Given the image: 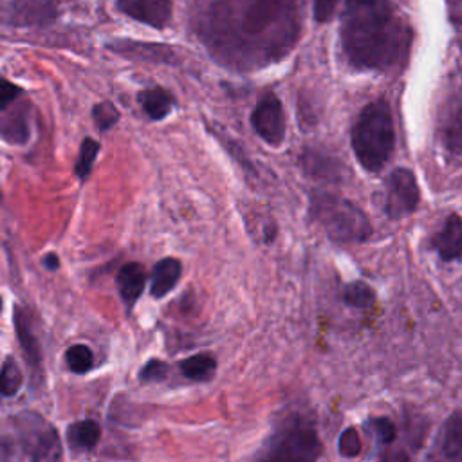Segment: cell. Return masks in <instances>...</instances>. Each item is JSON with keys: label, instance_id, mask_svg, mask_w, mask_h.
Instances as JSON below:
<instances>
[{"label": "cell", "instance_id": "obj_3", "mask_svg": "<svg viewBox=\"0 0 462 462\" xmlns=\"http://www.w3.org/2000/svg\"><path fill=\"white\" fill-rule=\"evenodd\" d=\"M358 163L371 173L381 172L394 154L396 128L392 111L385 100L368 104L350 132Z\"/></svg>", "mask_w": 462, "mask_h": 462}, {"label": "cell", "instance_id": "obj_1", "mask_svg": "<svg viewBox=\"0 0 462 462\" xmlns=\"http://www.w3.org/2000/svg\"><path fill=\"white\" fill-rule=\"evenodd\" d=\"M197 35L222 64L251 71L281 62L300 36L296 0H204Z\"/></svg>", "mask_w": 462, "mask_h": 462}, {"label": "cell", "instance_id": "obj_33", "mask_svg": "<svg viewBox=\"0 0 462 462\" xmlns=\"http://www.w3.org/2000/svg\"><path fill=\"white\" fill-rule=\"evenodd\" d=\"M340 4V0H314V19L316 22H329Z\"/></svg>", "mask_w": 462, "mask_h": 462}, {"label": "cell", "instance_id": "obj_7", "mask_svg": "<svg viewBox=\"0 0 462 462\" xmlns=\"http://www.w3.org/2000/svg\"><path fill=\"white\" fill-rule=\"evenodd\" d=\"M421 192L415 175L406 168H396L385 181L383 210L389 219L399 220L412 215L420 206Z\"/></svg>", "mask_w": 462, "mask_h": 462}, {"label": "cell", "instance_id": "obj_19", "mask_svg": "<svg viewBox=\"0 0 462 462\" xmlns=\"http://www.w3.org/2000/svg\"><path fill=\"white\" fill-rule=\"evenodd\" d=\"M137 100H140L147 116L154 121L165 119L170 114L173 102H175L170 92L163 87H152V89L142 90L140 95H137Z\"/></svg>", "mask_w": 462, "mask_h": 462}, {"label": "cell", "instance_id": "obj_21", "mask_svg": "<svg viewBox=\"0 0 462 462\" xmlns=\"http://www.w3.org/2000/svg\"><path fill=\"white\" fill-rule=\"evenodd\" d=\"M179 371L181 374L190 380V381H199V383H206L210 380H213L215 371H217V361L213 356L201 352L196 356H190L187 359H182L179 363Z\"/></svg>", "mask_w": 462, "mask_h": 462}, {"label": "cell", "instance_id": "obj_27", "mask_svg": "<svg viewBox=\"0 0 462 462\" xmlns=\"http://www.w3.org/2000/svg\"><path fill=\"white\" fill-rule=\"evenodd\" d=\"M365 428L371 432L381 448H389L397 439V428L389 418H371L365 423Z\"/></svg>", "mask_w": 462, "mask_h": 462}, {"label": "cell", "instance_id": "obj_15", "mask_svg": "<svg viewBox=\"0 0 462 462\" xmlns=\"http://www.w3.org/2000/svg\"><path fill=\"white\" fill-rule=\"evenodd\" d=\"M145 286H147V273L143 264L127 262L119 267L116 274V288L127 312H132L137 300L142 298Z\"/></svg>", "mask_w": 462, "mask_h": 462}, {"label": "cell", "instance_id": "obj_25", "mask_svg": "<svg viewBox=\"0 0 462 462\" xmlns=\"http://www.w3.org/2000/svg\"><path fill=\"white\" fill-rule=\"evenodd\" d=\"M65 361L71 373L87 374L92 371V366H95V354H92L90 347L76 343L65 350Z\"/></svg>", "mask_w": 462, "mask_h": 462}, {"label": "cell", "instance_id": "obj_37", "mask_svg": "<svg viewBox=\"0 0 462 462\" xmlns=\"http://www.w3.org/2000/svg\"><path fill=\"white\" fill-rule=\"evenodd\" d=\"M0 201H3V192H0Z\"/></svg>", "mask_w": 462, "mask_h": 462}, {"label": "cell", "instance_id": "obj_26", "mask_svg": "<svg viewBox=\"0 0 462 462\" xmlns=\"http://www.w3.org/2000/svg\"><path fill=\"white\" fill-rule=\"evenodd\" d=\"M98 152H100V143L96 140H92V137H85L74 166V173L80 181H85L90 175L92 166H95V161L98 158Z\"/></svg>", "mask_w": 462, "mask_h": 462}, {"label": "cell", "instance_id": "obj_34", "mask_svg": "<svg viewBox=\"0 0 462 462\" xmlns=\"http://www.w3.org/2000/svg\"><path fill=\"white\" fill-rule=\"evenodd\" d=\"M376 462H412V458L404 450H389L383 451Z\"/></svg>", "mask_w": 462, "mask_h": 462}, {"label": "cell", "instance_id": "obj_23", "mask_svg": "<svg viewBox=\"0 0 462 462\" xmlns=\"http://www.w3.org/2000/svg\"><path fill=\"white\" fill-rule=\"evenodd\" d=\"M342 300L350 309L366 311V309L374 307V304H376V291L371 286H368L366 282H363V281H354V282H350V284H347L343 288Z\"/></svg>", "mask_w": 462, "mask_h": 462}, {"label": "cell", "instance_id": "obj_36", "mask_svg": "<svg viewBox=\"0 0 462 462\" xmlns=\"http://www.w3.org/2000/svg\"><path fill=\"white\" fill-rule=\"evenodd\" d=\"M0 311H3V298H0Z\"/></svg>", "mask_w": 462, "mask_h": 462}, {"label": "cell", "instance_id": "obj_14", "mask_svg": "<svg viewBox=\"0 0 462 462\" xmlns=\"http://www.w3.org/2000/svg\"><path fill=\"white\" fill-rule=\"evenodd\" d=\"M441 137L448 152L462 154V89L451 95L441 116Z\"/></svg>", "mask_w": 462, "mask_h": 462}, {"label": "cell", "instance_id": "obj_29", "mask_svg": "<svg viewBox=\"0 0 462 462\" xmlns=\"http://www.w3.org/2000/svg\"><path fill=\"white\" fill-rule=\"evenodd\" d=\"M92 118H95L100 132H107L119 121V112L111 102H102L92 109Z\"/></svg>", "mask_w": 462, "mask_h": 462}, {"label": "cell", "instance_id": "obj_22", "mask_svg": "<svg viewBox=\"0 0 462 462\" xmlns=\"http://www.w3.org/2000/svg\"><path fill=\"white\" fill-rule=\"evenodd\" d=\"M302 166L309 175L318 179H340V165L335 161V158L316 150H307L302 156Z\"/></svg>", "mask_w": 462, "mask_h": 462}, {"label": "cell", "instance_id": "obj_28", "mask_svg": "<svg viewBox=\"0 0 462 462\" xmlns=\"http://www.w3.org/2000/svg\"><path fill=\"white\" fill-rule=\"evenodd\" d=\"M22 457L19 437L8 423V427L0 428V462H20Z\"/></svg>", "mask_w": 462, "mask_h": 462}, {"label": "cell", "instance_id": "obj_13", "mask_svg": "<svg viewBox=\"0 0 462 462\" xmlns=\"http://www.w3.org/2000/svg\"><path fill=\"white\" fill-rule=\"evenodd\" d=\"M428 462H462V413H453L444 423Z\"/></svg>", "mask_w": 462, "mask_h": 462}, {"label": "cell", "instance_id": "obj_11", "mask_svg": "<svg viewBox=\"0 0 462 462\" xmlns=\"http://www.w3.org/2000/svg\"><path fill=\"white\" fill-rule=\"evenodd\" d=\"M118 10L137 22L163 29L172 19V0H118Z\"/></svg>", "mask_w": 462, "mask_h": 462}, {"label": "cell", "instance_id": "obj_20", "mask_svg": "<svg viewBox=\"0 0 462 462\" xmlns=\"http://www.w3.org/2000/svg\"><path fill=\"white\" fill-rule=\"evenodd\" d=\"M29 118L22 109H17L0 119V137L4 142L12 145H26L29 142Z\"/></svg>", "mask_w": 462, "mask_h": 462}, {"label": "cell", "instance_id": "obj_10", "mask_svg": "<svg viewBox=\"0 0 462 462\" xmlns=\"http://www.w3.org/2000/svg\"><path fill=\"white\" fill-rule=\"evenodd\" d=\"M58 17L57 0H13L10 20L20 27H45Z\"/></svg>", "mask_w": 462, "mask_h": 462}, {"label": "cell", "instance_id": "obj_12", "mask_svg": "<svg viewBox=\"0 0 462 462\" xmlns=\"http://www.w3.org/2000/svg\"><path fill=\"white\" fill-rule=\"evenodd\" d=\"M107 50L112 53L130 58V60H143L154 64H177L175 53L166 43L158 42H135V40H116L107 45Z\"/></svg>", "mask_w": 462, "mask_h": 462}, {"label": "cell", "instance_id": "obj_5", "mask_svg": "<svg viewBox=\"0 0 462 462\" xmlns=\"http://www.w3.org/2000/svg\"><path fill=\"white\" fill-rule=\"evenodd\" d=\"M309 212L335 243H365L373 235V226L365 212L345 197L316 192L311 196Z\"/></svg>", "mask_w": 462, "mask_h": 462}, {"label": "cell", "instance_id": "obj_16", "mask_svg": "<svg viewBox=\"0 0 462 462\" xmlns=\"http://www.w3.org/2000/svg\"><path fill=\"white\" fill-rule=\"evenodd\" d=\"M432 248L444 262L462 260V217L460 215L451 213L444 220L443 227L432 239Z\"/></svg>", "mask_w": 462, "mask_h": 462}, {"label": "cell", "instance_id": "obj_8", "mask_svg": "<svg viewBox=\"0 0 462 462\" xmlns=\"http://www.w3.org/2000/svg\"><path fill=\"white\" fill-rule=\"evenodd\" d=\"M13 323H15V335L19 340V345L24 352V361L29 368V376L33 381V387H40L45 380L43 376V352H42V343L35 329V320L29 314L27 309L24 307H15L13 314Z\"/></svg>", "mask_w": 462, "mask_h": 462}, {"label": "cell", "instance_id": "obj_9", "mask_svg": "<svg viewBox=\"0 0 462 462\" xmlns=\"http://www.w3.org/2000/svg\"><path fill=\"white\" fill-rule=\"evenodd\" d=\"M251 125L267 145L281 147L284 143L286 116L279 96L273 95V92H266L251 114Z\"/></svg>", "mask_w": 462, "mask_h": 462}, {"label": "cell", "instance_id": "obj_18", "mask_svg": "<svg viewBox=\"0 0 462 462\" xmlns=\"http://www.w3.org/2000/svg\"><path fill=\"white\" fill-rule=\"evenodd\" d=\"M65 439L73 451H89L100 443L102 427L92 420L76 421L67 428Z\"/></svg>", "mask_w": 462, "mask_h": 462}, {"label": "cell", "instance_id": "obj_6", "mask_svg": "<svg viewBox=\"0 0 462 462\" xmlns=\"http://www.w3.org/2000/svg\"><path fill=\"white\" fill-rule=\"evenodd\" d=\"M8 423L17 434L22 453L29 462H64L60 434L40 413L22 412Z\"/></svg>", "mask_w": 462, "mask_h": 462}, {"label": "cell", "instance_id": "obj_17", "mask_svg": "<svg viewBox=\"0 0 462 462\" xmlns=\"http://www.w3.org/2000/svg\"><path fill=\"white\" fill-rule=\"evenodd\" d=\"M181 274H182V264L177 258L168 257V258L159 260L152 269L150 295L158 300L170 295L173 291V288L177 286Z\"/></svg>", "mask_w": 462, "mask_h": 462}, {"label": "cell", "instance_id": "obj_35", "mask_svg": "<svg viewBox=\"0 0 462 462\" xmlns=\"http://www.w3.org/2000/svg\"><path fill=\"white\" fill-rule=\"evenodd\" d=\"M43 266L48 267L50 271H57V269L60 267V260H58L57 253H48V255H45V258H43Z\"/></svg>", "mask_w": 462, "mask_h": 462}, {"label": "cell", "instance_id": "obj_24", "mask_svg": "<svg viewBox=\"0 0 462 462\" xmlns=\"http://www.w3.org/2000/svg\"><path fill=\"white\" fill-rule=\"evenodd\" d=\"M24 385L22 368L13 356H8L0 368V396L15 397Z\"/></svg>", "mask_w": 462, "mask_h": 462}, {"label": "cell", "instance_id": "obj_2", "mask_svg": "<svg viewBox=\"0 0 462 462\" xmlns=\"http://www.w3.org/2000/svg\"><path fill=\"white\" fill-rule=\"evenodd\" d=\"M342 43L352 67L387 73L406 62L412 27L392 0H347Z\"/></svg>", "mask_w": 462, "mask_h": 462}, {"label": "cell", "instance_id": "obj_32", "mask_svg": "<svg viewBox=\"0 0 462 462\" xmlns=\"http://www.w3.org/2000/svg\"><path fill=\"white\" fill-rule=\"evenodd\" d=\"M20 95L22 89L19 85L6 78H0V111H6Z\"/></svg>", "mask_w": 462, "mask_h": 462}, {"label": "cell", "instance_id": "obj_4", "mask_svg": "<svg viewBox=\"0 0 462 462\" xmlns=\"http://www.w3.org/2000/svg\"><path fill=\"white\" fill-rule=\"evenodd\" d=\"M323 444L309 415L288 412L274 425L253 462H320Z\"/></svg>", "mask_w": 462, "mask_h": 462}, {"label": "cell", "instance_id": "obj_30", "mask_svg": "<svg viewBox=\"0 0 462 462\" xmlns=\"http://www.w3.org/2000/svg\"><path fill=\"white\" fill-rule=\"evenodd\" d=\"M361 437L358 434V430L354 427L350 428H345L338 439V451L342 453V457H347V458H354L361 453Z\"/></svg>", "mask_w": 462, "mask_h": 462}, {"label": "cell", "instance_id": "obj_31", "mask_svg": "<svg viewBox=\"0 0 462 462\" xmlns=\"http://www.w3.org/2000/svg\"><path fill=\"white\" fill-rule=\"evenodd\" d=\"M168 365L161 359H150L149 363H145V366L142 368L140 373V380L143 383H159L165 381L168 376Z\"/></svg>", "mask_w": 462, "mask_h": 462}]
</instances>
